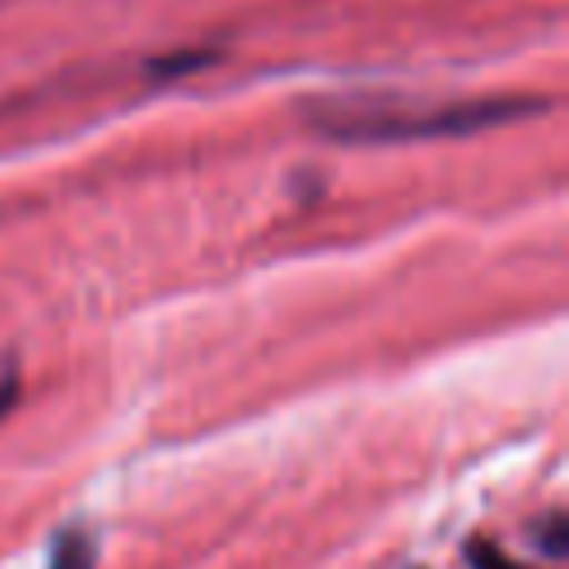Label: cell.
<instances>
[{"instance_id":"6da1fadb","label":"cell","mask_w":569,"mask_h":569,"mask_svg":"<svg viewBox=\"0 0 569 569\" xmlns=\"http://www.w3.org/2000/svg\"><path fill=\"white\" fill-rule=\"evenodd\" d=\"M538 111L529 98H476V102H396V98H325L311 107V120L320 133L342 142H409V138H449V133H476L516 116Z\"/></svg>"},{"instance_id":"7a4b0ae2","label":"cell","mask_w":569,"mask_h":569,"mask_svg":"<svg viewBox=\"0 0 569 569\" xmlns=\"http://www.w3.org/2000/svg\"><path fill=\"white\" fill-rule=\"evenodd\" d=\"M49 569H93V542L80 529H67L58 538V547H53Z\"/></svg>"},{"instance_id":"3957f363","label":"cell","mask_w":569,"mask_h":569,"mask_svg":"<svg viewBox=\"0 0 569 569\" xmlns=\"http://www.w3.org/2000/svg\"><path fill=\"white\" fill-rule=\"evenodd\" d=\"M538 538H542V551H547V556H565V551H569V538H565V516H560V511H551V516L542 520Z\"/></svg>"},{"instance_id":"277c9868","label":"cell","mask_w":569,"mask_h":569,"mask_svg":"<svg viewBox=\"0 0 569 569\" xmlns=\"http://www.w3.org/2000/svg\"><path fill=\"white\" fill-rule=\"evenodd\" d=\"M471 569H525V565H516L511 556H502L489 542H471Z\"/></svg>"},{"instance_id":"5b68a950","label":"cell","mask_w":569,"mask_h":569,"mask_svg":"<svg viewBox=\"0 0 569 569\" xmlns=\"http://www.w3.org/2000/svg\"><path fill=\"white\" fill-rule=\"evenodd\" d=\"M13 391H18V378H13V369H4V373H0V418H4V409L13 405Z\"/></svg>"}]
</instances>
